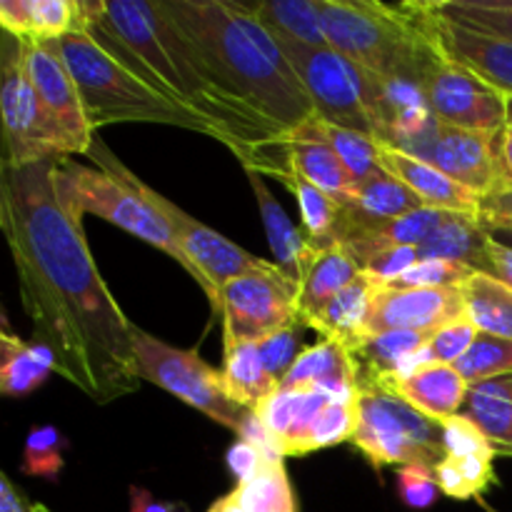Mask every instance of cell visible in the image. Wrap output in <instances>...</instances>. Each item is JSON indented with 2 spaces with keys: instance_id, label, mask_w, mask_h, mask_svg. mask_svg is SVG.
Wrapping results in <instances>:
<instances>
[{
  "instance_id": "obj_43",
  "label": "cell",
  "mask_w": 512,
  "mask_h": 512,
  "mask_svg": "<svg viewBox=\"0 0 512 512\" xmlns=\"http://www.w3.org/2000/svg\"><path fill=\"white\" fill-rule=\"evenodd\" d=\"M420 260H423V255H420L418 248H410V245H390V248L368 255L360 263V270L368 273L370 278L380 280L383 285H388L393 280H398L400 275L408 273L410 268H415Z\"/></svg>"
},
{
  "instance_id": "obj_47",
  "label": "cell",
  "mask_w": 512,
  "mask_h": 512,
  "mask_svg": "<svg viewBox=\"0 0 512 512\" xmlns=\"http://www.w3.org/2000/svg\"><path fill=\"white\" fill-rule=\"evenodd\" d=\"M435 480H438L440 493L448 495L453 500H470L473 498V490H470L468 480H465L463 470H460L458 458L448 455L440 465H435Z\"/></svg>"
},
{
  "instance_id": "obj_10",
  "label": "cell",
  "mask_w": 512,
  "mask_h": 512,
  "mask_svg": "<svg viewBox=\"0 0 512 512\" xmlns=\"http://www.w3.org/2000/svg\"><path fill=\"white\" fill-rule=\"evenodd\" d=\"M150 203L158 208V213L168 220L170 230H173L175 240H178L180 250L188 255V260L193 263V268L198 270L200 278H203L205 290L210 305H213L215 313H220V290L225 283L235 278H243V275L253 273H278V265L270 263V260L258 258V255L248 253L240 245H235L233 240H228L225 235L215 233L213 228L203 225L200 220H195L193 215L185 213L183 208L168 200L165 195L155 193L150 188Z\"/></svg>"
},
{
  "instance_id": "obj_13",
  "label": "cell",
  "mask_w": 512,
  "mask_h": 512,
  "mask_svg": "<svg viewBox=\"0 0 512 512\" xmlns=\"http://www.w3.org/2000/svg\"><path fill=\"white\" fill-rule=\"evenodd\" d=\"M495 140H498V133L455 128L438 120L410 155L435 165L450 180L483 198L505 185Z\"/></svg>"
},
{
  "instance_id": "obj_21",
  "label": "cell",
  "mask_w": 512,
  "mask_h": 512,
  "mask_svg": "<svg viewBox=\"0 0 512 512\" xmlns=\"http://www.w3.org/2000/svg\"><path fill=\"white\" fill-rule=\"evenodd\" d=\"M0 25L28 43H53L80 30V0H3Z\"/></svg>"
},
{
  "instance_id": "obj_2",
  "label": "cell",
  "mask_w": 512,
  "mask_h": 512,
  "mask_svg": "<svg viewBox=\"0 0 512 512\" xmlns=\"http://www.w3.org/2000/svg\"><path fill=\"white\" fill-rule=\"evenodd\" d=\"M220 98L280 145L315 115L298 75L280 70L235 20L228 0H163Z\"/></svg>"
},
{
  "instance_id": "obj_8",
  "label": "cell",
  "mask_w": 512,
  "mask_h": 512,
  "mask_svg": "<svg viewBox=\"0 0 512 512\" xmlns=\"http://www.w3.org/2000/svg\"><path fill=\"white\" fill-rule=\"evenodd\" d=\"M275 40L308 98L313 100L315 115L320 120L340 128L360 130L375 138L370 108H373L378 75L360 68L333 48H308L285 38Z\"/></svg>"
},
{
  "instance_id": "obj_26",
  "label": "cell",
  "mask_w": 512,
  "mask_h": 512,
  "mask_svg": "<svg viewBox=\"0 0 512 512\" xmlns=\"http://www.w3.org/2000/svg\"><path fill=\"white\" fill-rule=\"evenodd\" d=\"M488 243L490 233L478 223L475 215L450 213L445 223L430 235L428 243L418 250L423 260H450V263H463L480 273H488Z\"/></svg>"
},
{
  "instance_id": "obj_17",
  "label": "cell",
  "mask_w": 512,
  "mask_h": 512,
  "mask_svg": "<svg viewBox=\"0 0 512 512\" xmlns=\"http://www.w3.org/2000/svg\"><path fill=\"white\" fill-rule=\"evenodd\" d=\"M378 160L380 168L388 170L400 183L408 185L428 208L478 215L480 195H475L473 190L463 188L460 183L450 180L435 165L425 163V160L415 158L410 153H403L398 148H390L385 143H378Z\"/></svg>"
},
{
  "instance_id": "obj_3",
  "label": "cell",
  "mask_w": 512,
  "mask_h": 512,
  "mask_svg": "<svg viewBox=\"0 0 512 512\" xmlns=\"http://www.w3.org/2000/svg\"><path fill=\"white\" fill-rule=\"evenodd\" d=\"M325 38L378 78L420 80L448 58L443 50V15L438 3H373V0H315Z\"/></svg>"
},
{
  "instance_id": "obj_1",
  "label": "cell",
  "mask_w": 512,
  "mask_h": 512,
  "mask_svg": "<svg viewBox=\"0 0 512 512\" xmlns=\"http://www.w3.org/2000/svg\"><path fill=\"white\" fill-rule=\"evenodd\" d=\"M63 158L23 168L0 163V228L35 345L50 350L60 378L108 405L143 383L135 370V325L95 268L83 213L60 175Z\"/></svg>"
},
{
  "instance_id": "obj_45",
  "label": "cell",
  "mask_w": 512,
  "mask_h": 512,
  "mask_svg": "<svg viewBox=\"0 0 512 512\" xmlns=\"http://www.w3.org/2000/svg\"><path fill=\"white\" fill-rule=\"evenodd\" d=\"M478 223L488 233H503L512 230V185L495 190V193L483 195L478 205Z\"/></svg>"
},
{
  "instance_id": "obj_5",
  "label": "cell",
  "mask_w": 512,
  "mask_h": 512,
  "mask_svg": "<svg viewBox=\"0 0 512 512\" xmlns=\"http://www.w3.org/2000/svg\"><path fill=\"white\" fill-rule=\"evenodd\" d=\"M85 155L95 160L98 168H85V165L70 160V155L60 160L63 183L80 213L98 215V218L118 225L125 233L135 235L143 243L158 248L160 253L170 255L205 290L203 278L193 268L188 255L180 250L168 220L150 203V185H145L128 165L120 163L103 140L95 138Z\"/></svg>"
},
{
  "instance_id": "obj_15",
  "label": "cell",
  "mask_w": 512,
  "mask_h": 512,
  "mask_svg": "<svg viewBox=\"0 0 512 512\" xmlns=\"http://www.w3.org/2000/svg\"><path fill=\"white\" fill-rule=\"evenodd\" d=\"M460 288H380L368 320V338L393 330H438L463 318Z\"/></svg>"
},
{
  "instance_id": "obj_27",
  "label": "cell",
  "mask_w": 512,
  "mask_h": 512,
  "mask_svg": "<svg viewBox=\"0 0 512 512\" xmlns=\"http://www.w3.org/2000/svg\"><path fill=\"white\" fill-rule=\"evenodd\" d=\"M465 318L485 335L512 340V288L495 275L475 270L460 285Z\"/></svg>"
},
{
  "instance_id": "obj_52",
  "label": "cell",
  "mask_w": 512,
  "mask_h": 512,
  "mask_svg": "<svg viewBox=\"0 0 512 512\" xmlns=\"http://www.w3.org/2000/svg\"><path fill=\"white\" fill-rule=\"evenodd\" d=\"M208 512H245L243 493H240L238 485H235V490H230L228 495L215 500V503L208 508Z\"/></svg>"
},
{
  "instance_id": "obj_40",
  "label": "cell",
  "mask_w": 512,
  "mask_h": 512,
  "mask_svg": "<svg viewBox=\"0 0 512 512\" xmlns=\"http://www.w3.org/2000/svg\"><path fill=\"white\" fill-rule=\"evenodd\" d=\"M478 335L480 330L463 315V318L453 320V323L440 325L425 348H428V355L433 363L455 365L458 360H463L468 355V350L473 348Z\"/></svg>"
},
{
  "instance_id": "obj_32",
  "label": "cell",
  "mask_w": 512,
  "mask_h": 512,
  "mask_svg": "<svg viewBox=\"0 0 512 512\" xmlns=\"http://www.w3.org/2000/svg\"><path fill=\"white\" fill-rule=\"evenodd\" d=\"M275 178L283 180L288 185L290 193L298 198V210L300 218H303V230L308 233V238L313 240L315 245H330L335 243V230H338V220H340V210L343 205L328 195L325 190H320L318 185H313L310 180H305L303 175L295 173L293 168L285 165L280 168V173Z\"/></svg>"
},
{
  "instance_id": "obj_12",
  "label": "cell",
  "mask_w": 512,
  "mask_h": 512,
  "mask_svg": "<svg viewBox=\"0 0 512 512\" xmlns=\"http://www.w3.org/2000/svg\"><path fill=\"white\" fill-rule=\"evenodd\" d=\"M420 88L440 123L480 133H500L508 125L505 95L453 58L440 60Z\"/></svg>"
},
{
  "instance_id": "obj_48",
  "label": "cell",
  "mask_w": 512,
  "mask_h": 512,
  "mask_svg": "<svg viewBox=\"0 0 512 512\" xmlns=\"http://www.w3.org/2000/svg\"><path fill=\"white\" fill-rule=\"evenodd\" d=\"M488 275H495L512 288V248L498 243L493 235H490L488 243Z\"/></svg>"
},
{
  "instance_id": "obj_37",
  "label": "cell",
  "mask_w": 512,
  "mask_h": 512,
  "mask_svg": "<svg viewBox=\"0 0 512 512\" xmlns=\"http://www.w3.org/2000/svg\"><path fill=\"white\" fill-rule=\"evenodd\" d=\"M358 418V393H355L353 398L330 400V403L318 413L308 438H305L303 455L330 448V445L345 443V440H353L355 428H358Z\"/></svg>"
},
{
  "instance_id": "obj_53",
  "label": "cell",
  "mask_w": 512,
  "mask_h": 512,
  "mask_svg": "<svg viewBox=\"0 0 512 512\" xmlns=\"http://www.w3.org/2000/svg\"><path fill=\"white\" fill-rule=\"evenodd\" d=\"M490 235H493L498 243H503V245H508V248H512V230H503V233H490Z\"/></svg>"
},
{
  "instance_id": "obj_23",
  "label": "cell",
  "mask_w": 512,
  "mask_h": 512,
  "mask_svg": "<svg viewBox=\"0 0 512 512\" xmlns=\"http://www.w3.org/2000/svg\"><path fill=\"white\" fill-rule=\"evenodd\" d=\"M223 348H225V365H223V385L228 398L240 408L255 410L278 393L280 383L265 370L263 358H260L258 343L243 340L238 335L223 330Z\"/></svg>"
},
{
  "instance_id": "obj_50",
  "label": "cell",
  "mask_w": 512,
  "mask_h": 512,
  "mask_svg": "<svg viewBox=\"0 0 512 512\" xmlns=\"http://www.w3.org/2000/svg\"><path fill=\"white\" fill-rule=\"evenodd\" d=\"M130 512H178V505L153 498L143 488H130Z\"/></svg>"
},
{
  "instance_id": "obj_39",
  "label": "cell",
  "mask_w": 512,
  "mask_h": 512,
  "mask_svg": "<svg viewBox=\"0 0 512 512\" xmlns=\"http://www.w3.org/2000/svg\"><path fill=\"white\" fill-rule=\"evenodd\" d=\"M475 270L463 263H450V260H420L415 268L400 275L398 280L388 283L385 288L408 290V288H460L463 280H468Z\"/></svg>"
},
{
  "instance_id": "obj_54",
  "label": "cell",
  "mask_w": 512,
  "mask_h": 512,
  "mask_svg": "<svg viewBox=\"0 0 512 512\" xmlns=\"http://www.w3.org/2000/svg\"><path fill=\"white\" fill-rule=\"evenodd\" d=\"M505 110H508V125L512 128V98H505Z\"/></svg>"
},
{
  "instance_id": "obj_33",
  "label": "cell",
  "mask_w": 512,
  "mask_h": 512,
  "mask_svg": "<svg viewBox=\"0 0 512 512\" xmlns=\"http://www.w3.org/2000/svg\"><path fill=\"white\" fill-rule=\"evenodd\" d=\"M300 133L328 143L330 148L338 153V158L348 165V170L355 175V180H363L368 178V175H373L375 170H380L378 140H375L373 135H365L360 133V130L340 128V125L325 123V120L320 118L310 120L305 128H300Z\"/></svg>"
},
{
  "instance_id": "obj_4",
  "label": "cell",
  "mask_w": 512,
  "mask_h": 512,
  "mask_svg": "<svg viewBox=\"0 0 512 512\" xmlns=\"http://www.w3.org/2000/svg\"><path fill=\"white\" fill-rule=\"evenodd\" d=\"M48 45L68 65L93 130L113 123H158L195 130L218 140L215 130L205 120L185 113L158 90L135 78L118 60L110 58L85 30H73Z\"/></svg>"
},
{
  "instance_id": "obj_11",
  "label": "cell",
  "mask_w": 512,
  "mask_h": 512,
  "mask_svg": "<svg viewBox=\"0 0 512 512\" xmlns=\"http://www.w3.org/2000/svg\"><path fill=\"white\" fill-rule=\"evenodd\" d=\"M223 330L260 343L275 330L303 323L298 313V288L278 273H253L235 278L220 290Z\"/></svg>"
},
{
  "instance_id": "obj_49",
  "label": "cell",
  "mask_w": 512,
  "mask_h": 512,
  "mask_svg": "<svg viewBox=\"0 0 512 512\" xmlns=\"http://www.w3.org/2000/svg\"><path fill=\"white\" fill-rule=\"evenodd\" d=\"M0 512H50L43 505H28L23 493L10 483L8 475H0Z\"/></svg>"
},
{
  "instance_id": "obj_36",
  "label": "cell",
  "mask_w": 512,
  "mask_h": 512,
  "mask_svg": "<svg viewBox=\"0 0 512 512\" xmlns=\"http://www.w3.org/2000/svg\"><path fill=\"white\" fill-rule=\"evenodd\" d=\"M458 373L463 375L470 388L483 385L495 378H510L512 375V340L495 338V335L480 333L473 348L463 360L455 363Z\"/></svg>"
},
{
  "instance_id": "obj_20",
  "label": "cell",
  "mask_w": 512,
  "mask_h": 512,
  "mask_svg": "<svg viewBox=\"0 0 512 512\" xmlns=\"http://www.w3.org/2000/svg\"><path fill=\"white\" fill-rule=\"evenodd\" d=\"M250 185H253L255 200H258L260 218H263L265 233H268L270 250L275 255V265L283 270L285 278L298 288L300 273H303V265L308 263L310 255L315 253L318 245L308 238V233L300 228H295L293 220L288 218V213L283 210V205L278 203L270 188L265 185L263 173L258 170H248Z\"/></svg>"
},
{
  "instance_id": "obj_30",
  "label": "cell",
  "mask_w": 512,
  "mask_h": 512,
  "mask_svg": "<svg viewBox=\"0 0 512 512\" xmlns=\"http://www.w3.org/2000/svg\"><path fill=\"white\" fill-rule=\"evenodd\" d=\"M463 415L488 435L500 455H512V375L470 388Z\"/></svg>"
},
{
  "instance_id": "obj_51",
  "label": "cell",
  "mask_w": 512,
  "mask_h": 512,
  "mask_svg": "<svg viewBox=\"0 0 512 512\" xmlns=\"http://www.w3.org/2000/svg\"><path fill=\"white\" fill-rule=\"evenodd\" d=\"M495 143H498V160H500V170H503V183L512 185V128L510 125H505V128L500 130Z\"/></svg>"
},
{
  "instance_id": "obj_6",
  "label": "cell",
  "mask_w": 512,
  "mask_h": 512,
  "mask_svg": "<svg viewBox=\"0 0 512 512\" xmlns=\"http://www.w3.org/2000/svg\"><path fill=\"white\" fill-rule=\"evenodd\" d=\"M358 428L350 443L370 460L373 468L385 465H425L433 468L448 458L443 428L425 418L388 390L358 385Z\"/></svg>"
},
{
  "instance_id": "obj_9",
  "label": "cell",
  "mask_w": 512,
  "mask_h": 512,
  "mask_svg": "<svg viewBox=\"0 0 512 512\" xmlns=\"http://www.w3.org/2000/svg\"><path fill=\"white\" fill-rule=\"evenodd\" d=\"M3 165L23 168L50 155H68L58 128L45 113L28 68V40L5 33L3 50Z\"/></svg>"
},
{
  "instance_id": "obj_29",
  "label": "cell",
  "mask_w": 512,
  "mask_h": 512,
  "mask_svg": "<svg viewBox=\"0 0 512 512\" xmlns=\"http://www.w3.org/2000/svg\"><path fill=\"white\" fill-rule=\"evenodd\" d=\"M3 363H0V393L5 398H23L38 390L50 373H55V363L50 350L43 345L25 343L13 333L3 330L0 335Z\"/></svg>"
},
{
  "instance_id": "obj_38",
  "label": "cell",
  "mask_w": 512,
  "mask_h": 512,
  "mask_svg": "<svg viewBox=\"0 0 512 512\" xmlns=\"http://www.w3.org/2000/svg\"><path fill=\"white\" fill-rule=\"evenodd\" d=\"M65 438L53 425H38L28 433L23 448V473L33 478L55 480L63 470Z\"/></svg>"
},
{
  "instance_id": "obj_14",
  "label": "cell",
  "mask_w": 512,
  "mask_h": 512,
  "mask_svg": "<svg viewBox=\"0 0 512 512\" xmlns=\"http://www.w3.org/2000/svg\"><path fill=\"white\" fill-rule=\"evenodd\" d=\"M28 68L35 93L63 138L65 153H88L95 140V130L88 123L78 85L65 60L48 43H28Z\"/></svg>"
},
{
  "instance_id": "obj_44",
  "label": "cell",
  "mask_w": 512,
  "mask_h": 512,
  "mask_svg": "<svg viewBox=\"0 0 512 512\" xmlns=\"http://www.w3.org/2000/svg\"><path fill=\"white\" fill-rule=\"evenodd\" d=\"M438 480L433 468L405 465L398 470V493L403 503L413 510H425L438 500Z\"/></svg>"
},
{
  "instance_id": "obj_24",
  "label": "cell",
  "mask_w": 512,
  "mask_h": 512,
  "mask_svg": "<svg viewBox=\"0 0 512 512\" xmlns=\"http://www.w3.org/2000/svg\"><path fill=\"white\" fill-rule=\"evenodd\" d=\"M283 390L325 388L338 398L355 395V368L348 350L335 340L323 338L318 345L303 348L293 368L280 380Z\"/></svg>"
},
{
  "instance_id": "obj_16",
  "label": "cell",
  "mask_w": 512,
  "mask_h": 512,
  "mask_svg": "<svg viewBox=\"0 0 512 512\" xmlns=\"http://www.w3.org/2000/svg\"><path fill=\"white\" fill-rule=\"evenodd\" d=\"M375 388L388 390L390 395L400 398L435 423H443V420L463 413L470 395V385L465 383L458 368L445 363H430L403 378L383 380Z\"/></svg>"
},
{
  "instance_id": "obj_41",
  "label": "cell",
  "mask_w": 512,
  "mask_h": 512,
  "mask_svg": "<svg viewBox=\"0 0 512 512\" xmlns=\"http://www.w3.org/2000/svg\"><path fill=\"white\" fill-rule=\"evenodd\" d=\"M440 428H443L445 450H448V455H453V458H468V455H488V453L498 455V450H495V445L490 443L488 435H485L483 430L468 418V415L463 413L453 415V418L443 420Z\"/></svg>"
},
{
  "instance_id": "obj_28",
  "label": "cell",
  "mask_w": 512,
  "mask_h": 512,
  "mask_svg": "<svg viewBox=\"0 0 512 512\" xmlns=\"http://www.w3.org/2000/svg\"><path fill=\"white\" fill-rule=\"evenodd\" d=\"M240 8L258 18L275 38L293 40L308 48H330L315 0H268V3H240Z\"/></svg>"
},
{
  "instance_id": "obj_25",
  "label": "cell",
  "mask_w": 512,
  "mask_h": 512,
  "mask_svg": "<svg viewBox=\"0 0 512 512\" xmlns=\"http://www.w3.org/2000/svg\"><path fill=\"white\" fill-rule=\"evenodd\" d=\"M280 150H283L285 160H288V165L295 173H300L305 180H310L320 190L333 195L340 205L350 198L358 180H355L348 165L338 158V153L328 143L310 138V135L298 130V133L285 135L280 140Z\"/></svg>"
},
{
  "instance_id": "obj_46",
  "label": "cell",
  "mask_w": 512,
  "mask_h": 512,
  "mask_svg": "<svg viewBox=\"0 0 512 512\" xmlns=\"http://www.w3.org/2000/svg\"><path fill=\"white\" fill-rule=\"evenodd\" d=\"M225 460H228V468L230 473H233V478L238 480V485H245L250 483L260 470H263L265 460L268 458H265L253 443H248V440H238V443L228 450Z\"/></svg>"
},
{
  "instance_id": "obj_42",
  "label": "cell",
  "mask_w": 512,
  "mask_h": 512,
  "mask_svg": "<svg viewBox=\"0 0 512 512\" xmlns=\"http://www.w3.org/2000/svg\"><path fill=\"white\" fill-rule=\"evenodd\" d=\"M298 328L300 323H293L288 325V328L275 330L273 335H268V338H263L258 343L265 370H268L278 383L285 378V373L293 368L298 355L303 353V350H298Z\"/></svg>"
},
{
  "instance_id": "obj_19",
  "label": "cell",
  "mask_w": 512,
  "mask_h": 512,
  "mask_svg": "<svg viewBox=\"0 0 512 512\" xmlns=\"http://www.w3.org/2000/svg\"><path fill=\"white\" fill-rule=\"evenodd\" d=\"M443 50L455 63L465 65L475 75L512 98V40L478 33L443 18Z\"/></svg>"
},
{
  "instance_id": "obj_35",
  "label": "cell",
  "mask_w": 512,
  "mask_h": 512,
  "mask_svg": "<svg viewBox=\"0 0 512 512\" xmlns=\"http://www.w3.org/2000/svg\"><path fill=\"white\" fill-rule=\"evenodd\" d=\"M238 488L243 493L245 512H298L285 460H265L263 470Z\"/></svg>"
},
{
  "instance_id": "obj_22",
  "label": "cell",
  "mask_w": 512,
  "mask_h": 512,
  "mask_svg": "<svg viewBox=\"0 0 512 512\" xmlns=\"http://www.w3.org/2000/svg\"><path fill=\"white\" fill-rule=\"evenodd\" d=\"M380 288H383L380 280L363 273L325 305V310L310 323V328L318 330L323 338L340 343L350 353L368 338V320Z\"/></svg>"
},
{
  "instance_id": "obj_31",
  "label": "cell",
  "mask_w": 512,
  "mask_h": 512,
  "mask_svg": "<svg viewBox=\"0 0 512 512\" xmlns=\"http://www.w3.org/2000/svg\"><path fill=\"white\" fill-rule=\"evenodd\" d=\"M343 205L348 208L360 210V213L370 215V218H403V215L415 213L420 208H428L413 190L405 183H400L395 175H390L388 170H375L368 178L358 180L350 193V198Z\"/></svg>"
},
{
  "instance_id": "obj_7",
  "label": "cell",
  "mask_w": 512,
  "mask_h": 512,
  "mask_svg": "<svg viewBox=\"0 0 512 512\" xmlns=\"http://www.w3.org/2000/svg\"><path fill=\"white\" fill-rule=\"evenodd\" d=\"M135 370L140 380L168 390L190 408L200 410L223 428L243 435L250 410L240 408L228 398L223 385V370H215L200 358L198 348H173L155 335L135 325L133 330Z\"/></svg>"
},
{
  "instance_id": "obj_18",
  "label": "cell",
  "mask_w": 512,
  "mask_h": 512,
  "mask_svg": "<svg viewBox=\"0 0 512 512\" xmlns=\"http://www.w3.org/2000/svg\"><path fill=\"white\" fill-rule=\"evenodd\" d=\"M363 275L358 260L348 253L343 243H330L315 248L308 263L303 265L298 283V313L305 325L313 323L325 305L343 293L353 280Z\"/></svg>"
},
{
  "instance_id": "obj_34",
  "label": "cell",
  "mask_w": 512,
  "mask_h": 512,
  "mask_svg": "<svg viewBox=\"0 0 512 512\" xmlns=\"http://www.w3.org/2000/svg\"><path fill=\"white\" fill-rule=\"evenodd\" d=\"M438 13L463 28L512 40V0H443Z\"/></svg>"
}]
</instances>
